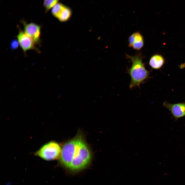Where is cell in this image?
Masks as SVG:
<instances>
[{"label": "cell", "instance_id": "obj_2", "mask_svg": "<svg viewBox=\"0 0 185 185\" xmlns=\"http://www.w3.org/2000/svg\"><path fill=\"white\" fill-rule=\"evenodd\" d=\"M126 58L130 59L132 66L127 69V72L131 77L130 88L131 89L136 87H140V85L145 82L150 78V71L146 69L143 62L144 56L141 52L136 53L134 55L126 54Z\"/></svg>", "mask_w": 185, "mask_h": 185}, {"label": "cell", "instance_id": "obj_8", "mask_svg": "<svg viewBox=\"0 0 185 185\" xmlns=\"http://www.w3.org/2000/svg\"><path fill=\"white\" fill-rule=\"evenodd\" d=\"M164 58L160 54H155L150 58L149 63L153 69H158L160 68L164 63Z\"/></svg>", "mask_w": 185, "mask_h": 185}, {"label": "cell", "instance_id": "obj_3", "mask_svg": "<svg viewBox=\"0 0 185 185\" xmlns=\"http://www.w3.org/2000/svg\"><path fill=\"white\" fill-rule=\"evenodd\" d=\"M59 145L51 141L44 144L34 153V155L46 161H50L57 159L61 153Z\"/></svg>", "mask_w": 185, "mask_h": 185}, {"label": "cell", "instance_id": "obj_11", "mask_svg": "<svg viewBox=\"0 0 185 185\" xmlns=\"http://www.w3.org/2000/svg\"><path fill=\"white\" fill-rule=\"evenodd\" d=\"M19 44V43L17 40H13L11 42V48L12 50L16 49L18 48Z\"/></svg>", "mask_w": 185, "mask_h": 185}, {"label": "cell", "instance_id": "obj_4", "mask_svg": "<svg viewBox=\"0 0 185 185\" xmlns=\"http://www.w3.org/2000/svg\"><path fill=\"white\" fill-rule=\"evenodd\" d=\"M24 27V32L30 37L35 43H39L40 40L41 26L35 23H27L22 21Z\"/></svg>", "mask_w": 185, "mask_h": 185}, {"label": "cell", "instance_id": "obj_9", "mask_svg": "<svg viewBox=\"0 0 185 185\" xmlns=\"http://www.w3.org/2000/svg\"><path fill=\"white\" fill-rule=\"evenodd\" d=\"M72 14L71 9L65 5L60 13L57 18L60 21L65 22L69 19Z\"/></svg>", "mask_w": 185, "mask_h": 185}, {"label": "cell", "instance_id": "obj_5", "mask_svg": "<svg viewBox=\"0 0 185 185\" xmlns=\"http://www.w3.org/2000/svg\"><path fill=\"white\" fill-rule=\"evenodd\" d=\"M17 38L19 45L24 52L35 49V42L24 31L20 30Z\"/></svg>", "mask_w": 185, "mask_h": 185}, {"label": "cell", "instance_id": "obj_1", "mask_svg": "<svg viewBox=\"0 0 185 185\" xmlns=\"http://www.w3.org/2000/svg\"><path fill=\"white\" fill-rule=\"evenodd\" d=\"M91 158L89 147L82 136L78 135L66 142L63 146L60 158L63 166L73 171L87 166Z\"/></svg>", "mask_w": 185, "mask_h": 185}, {"label": "cell", "instance_id": "obj_6", "mask_svg": "<svg viewBox=\"0 0 185 185\" xmlns=\"http://www.w3.org/2000/svg\"><path fill=\"white\" fill-rule=\"evenodd\" d=\"M128 45L129 47L136 50L141 49L144 45V38L139 32L133 33L128 38Z\"/></svg>", "mask_w": 185, "mask_h": 185}, {"label": "cell", "instance_id": "obj_10", "mask_svg": "<svg viewBox=\"0 0 185 185\" xmlns=\"http://www.w3.org/2000/svg\"><path fill=\"white\" fill-rule=\"evenodd\" d=\"M59 0H44L43 6L45 9L46 13L48 12L57 3Z\"/></svg>", "mask_w": 185, "mask_h": 185}, {"label": "cell", "instance_id": "obj_7", "mask_svg": "<svg viewBox=\"0 0 185 185\" xmlns=\"http://www.w3.org/2000/svg\"><path fill=\"white\" fill-rule=\"evenodd\" d=\"M163 105L170 110L175 117L179 118L185 116V103L172 104L165 102Z\"/></svg>", "mask_w": 185, "mask_h": 185}]
</instances>
